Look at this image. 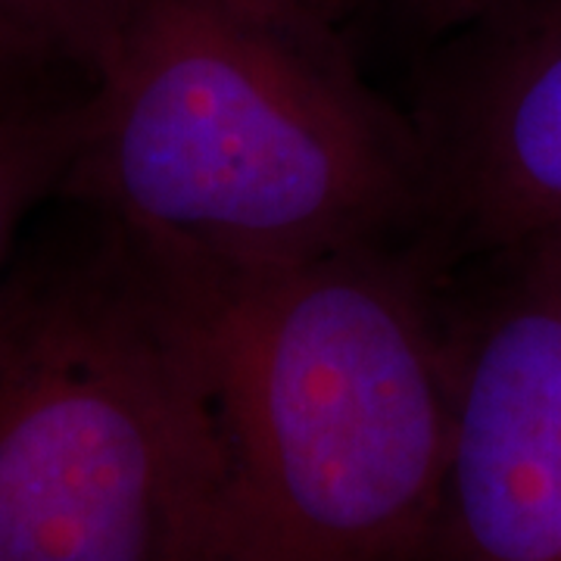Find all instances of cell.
<instances>
[{"mask_svg":"<svg viewBox=\"0 0 561 561\" xmlns=\"http://www.w3.org/2000/svg\"><path fill=\"white\" fill-rule=\"evenodd\" d=\"M131 243L169 287L213 424L203 561H427L449 353L412 247L241 268Z\"/></svg>","mask_w":561,"mask_h":561,"instance_id":"obj_1","label":"cell"},{"mask_svg":"<svg viewBox=\"0 0 561 561\" xmlns=\"http://www.w3.org/2000/svg\"><path fill=\"white\" fill-rule=\"evenodd\" d=\"M60 197L131 241L250 268L412 247L427 169L409 106L343 35L241 0H131Z\"/></svg>","mask_w":561,"mask_h":561,"instance_id":"obj_2","label":"cell"},{"mask_svg":"<svg viewBox=\"0 0 561 561\" xmlns=\"http://www.w3.org/2000/svg\"><path fill=\"white\" fill-rule=\"evenodd\" d=\"M216 440L157 265L116 228L16 278L0 561H203Z\"/></svg>","mask_w":561,"mask_h":561,"instance_id":"obj_3","label":"cell"},{"mask_svg":"<svg viewBox=\"0 0 561 561\" xmlns=\"http://www.w3.org/2000/svg\"><path fill=\"white\" fill-rule=\"evenodd\" d=\"M449 443L427 561H561V287L534 243L437 280Z\"/></svg>","mask_w":561,"mask_h":561,"instance_id":"obj_4","label":"cell"},{"mask_svg":"<svg viewBox=\"0 0 561 561\" xmlns=\"http://www.w3.org/2000/svg\"><path fill=\"white\" fill-rule=\"evenodd\" d=\"M409 113L427 206L412 253L440 280L561 221V0H500L421 50Z\"/></svg>","mask_w":561,"mask_h":561,"instance_id":"obj_5","label":"cell"},{"mask_svg":"<svg viewBox=\"0 0 561 561\" xmlns=\"http://www.w3.org/2000/svg\"><path fill=\"white\" fill-rule=\"evenodd\" d=\"M91 116V84L47 94L0 116V265L32 209L60 197Z\"/></svg>","mask_w":561,"mask_h":561,"instance_id":"obj_6","label":"cell"},{"mask_svg":"<svg viewBox=\"0 0 561 561\" xmlns=\"http://www.w3.org/2000/svg\"><path fill=\"white\" fill-rule=\"evenodd\" d=\"M131 0H0V50L69 79L94 81Z\"/></svg>","mask_w":561,"mask_h":561,"instance_id":"obj_7","label":"cell"},{"mask_svg":"<svg viewBox=\"0 0 561 561\" xmlns=\"http://www.w3.org/2000/svg\"><path fill=\"white\" fill-rule=\"evenodd\" d=\"M500 0H371V10H383L405 41L415 44V57L461 25L478 20Z\"/></svg>","mask_w":561,"mask_h":561,"instance_id":"obj_8","label":"cell"},{"mask_svg":"<svg viewBox=\"0 0 561 561\" xmlns=\"http://www.w3.org/2000/svg\"><path fill=\"white\" fill-rule=\"evenodd\" d=\"M247 7H256L265 13H275L280 20L300 22L306 28L343 35L359 20L365 10H371V0H241Z\"/></svg>","mask_w":561,"mask_h":561,"instance_id":"obj_9","label":"cell"},{"mask_svg":"<svg viewBox=\"0 0 561 561\" xmlns=\"http://www.w3.org/2000/svg\"><path fill=\"white\" fill-rule=\"evenodd\" d=\"M76 84H81V81L44 76V72L25 69V66H16V62L0 60V116L20 110L22 103L38 101V98L76 88Z\"/></svg>","mask_w":561,"mask_h":561,"instance_id":"obj_10","label":"cell"},{"mask_svg":"<svg viewBox=\"0 0 561 561\" xmlns=\"http://www.w3.org/2000/svg\"><path fill=\"white\" fill-rule=\"evenodd\" d=\"M534 243L537 250L542 253V260H546V265H549V272L556 275V280H559L561 287V221L556 225V228H549V231H542L540 238H534Z\"/></svg>","mask_w":561,"mask_h":561,"instance_id":"obj_11","label":"cell"},{"mask_svg":"<svg viewBox=\"0 0 561 561\" xmlns=\"http://www.w3.org/2000/svg\"><path fill=\"white\" fill-rule=\"evenodd\" d=\"M13 306H16V278L0 284V343L10 331V319H13Z\"/></svg>","mask_w":561,"mask_h":561,"instance_id":"obj_12","label":"cell"}]
</instances>
